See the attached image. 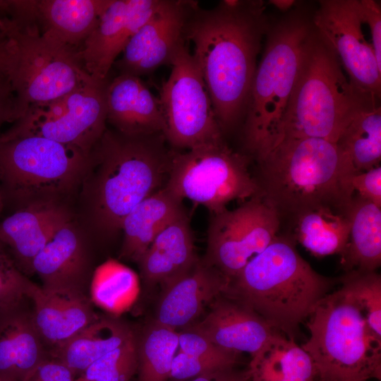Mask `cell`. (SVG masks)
Masks as SVG:
<instances>
[{
  "label": "cell",
  "mask_w": 381,
  "mask_h": 381,
  "mask_svg": "<svg viewBox=\"0 0 381 381\" xmlns=\"http://www.w3.org/2000/svg\"><path fill=\"white\" fill-rule=\"evenodd\" d=\"M260 1H222L212 8L195 1L185 39L207 88L223 134L246 113L263 36L269 30Z\"/></svg>",
  "instance_id": "6da1fadb"
},
{
  "label": "cell",
  "mask_w": 381,
  "mask_h": 381,
  "mask_svg": "<svg viewBox=\"0 0 381 381\" xmlns=\"http://www.w3.org/2000/svg\"><path fill=\"white\" fill-rule=\"evenodd\" d=\"M260 195L284 219L318 208L346 214L357 173L347 154L320 138L285 139L255 159Z\"/></svg>",
  "instance_id": "7a4b0ae2"
},
{
  "label": "cell",
  "mask_w": 381,
  "mask_h": 381,
  "mask_svg": "<svg viewBox=\"0 0 381 381\" xmlns=\"http://www.w3.org/2000/svg\"><path fill=\"white\" fill-rule=\"evenodd\" d=\"M338 283L339 277L316 272L298 253L291 237L278 235L230 280L225 294L295 340L301 324Z\"/></svg>",
  "instance_id": "3957f363"
},
{
  "label": "cell",
  "mask_w": 381,
  "mask_h": 381,
  "mask_svg": "<svg viewBox=\"0 0 381 381\" xmlns=\"http://www.w3.org/2000/svg\"><path fill=\"white\" fill-rule=\"evenodd\" d=\"M379 97L348 80L338 57L314 32L268 150L285 139L314 138L337 143L353 116Z\"/></svg>",
  "instance_id": "277c9868"
},
{
  "label": "cell",
  "mask_w": 381,
  "mask_h": 381,
  "mask_svg": "<svg viewBox=\"0 0 381 381\" xmlns=\"http://www.w3.org/2000/svg\"><path fill=\"white\" fill-rule=\"evenodd\" d=\"M168 145L163 133L126 135L106 129L92 151L95 208L104 231L120 230L136 205L164 187L173 153Z\"/></svg>",
  "instance_id": "5b68a950"
},
{
  "label": "cell",
  "mask_w": 381,
  "mask_h": 381,
  "mask_svg": "<svg viewBox=\"0 0 381 381\" xmlns=\"http://www.w3.org/2000/svg\"><path fill=\"white\" fill-rule=\"evenodd\" d=\"M0 32L9 41L7 78L15 93L18 119L31 106L96 82L73 53L42 35L32 0H4Z\"/></svg>",
  "instance_id": "8992f818"
},
{
  "label": "cell",
  "mask_w": 381,
  "mask_h": 381,
  "mask_svg": "<svg viewBox=\"0 0 381 381\" xmlns=\"http://www.w3.org/2000/svg\"><path fill=\"white\" fill-rule=\"evenodd\" d=\"M308 318L310 338L301 347L312 358L320 381L380 380L381 337L344 286L322 298Z\"/></svg>",
  "instance_id": "52a82bcc"
},
{
  "label": "cell",
  "mask_w": 381,
  "mask_h": 381,
  "mask_svg": "<svg viewBox=\"0 0 381 381\" xmlns=\"http://www.w3.org/2000/svg\"><path fill=\"white\" fill-rule=\"evenodd\" d=\"M299 15L269 31L257 66L246 110L245 147L255 159L270 147L298 77L314 32Z\"/></svg>",
  "instance_id": "ba28073f"
},
{
  "label": "cell",
  "mask_w": 381,
  "mask_h": 381,
  "mask_svg": "<svg viewBox=\"0 0 381 381\" xmlns=\"http://www.w3.org/2000/svg\"><path fill=\"white\" fill-rule=\"evenodd\" d=\"M250 161L249 155L234 150L224 140L186 150L173 149L164 187L179 200L188 199L216 214L234 200L260 195Z\"/></svg>",
  "instance_id": "9c48e42d"
},
{
  "label": "cell",
  "mask_w": 381,
  "mask_h": 381,
  "mask_svg": "<svg viewBox=\"0 0 381 381\" xmlns=\"http://www.w3.org/2000/svg\"><path fill=\"white\" fill-rule=\"evenodd\" d=\"M92 162V152L43 137L0 141V188L4 195L17 197L55 193L76 182Z\"/></svg>",
  "instance_id": "30bf717a"
},
{
  "label": "cell",
  "mask_w": 381,
  "mask_h": 381,
  "mask_svg": "<svg viewBox=\"0 0 381 381\" xmlns=\"http://www.w3.org/2000/svg\"><path fill=\"white\" fill-rule=\"evenodd\" d=\"M109 80L93 82L54 100L30 107L0 135V141L35 135L92 153L107 129Z\"/></svg>",
  "instance_id": "8fae6325"
},
{
  "label": "cell",
  "mask_w": 381,
  "mask_h": 381,
  "mask_svg": "<svg viewBox=\"0 0 381 381\" xmlns=\"http://www.w3.org/2000/svg\"><path fill=\"white\" fill-rule=\"evenodd\" d=\"M170 66L158 97L169 146L186 150L223 140L207 88L186 43Z\"/></svg>",
  "instance_id": "7c38bea8"
},
{
  "label": "cell",
  "mask_w": 381,
  "mask_h": 381,
  "mask_svg": "<svg viewBox=\"0 0 381 381\" xmlns=\"http://www.w3.org/2000/svg\"><path fill=\"white\" fill-rule=\"evenodd\" d=\"M281 221L260 195L238 207L211 214L202 258L230 280L279 235Z\"/></svg>",
  "instance_id": "4fadbf2b"
},
{
  "label": "cell",
  "mask_w": 381,
  "mask_h": 381,
  "mask_svg": "<svg viewBox=\"0 0 381 381\" xmlns=\"http://www.w3.org/2000/svg\"><path fill=\"white\" fill-rule=\"evenodd\" d=\"M313 23L318 35L342 63L350 82L380 97L381 67L364 33L359 1H320Z\"/></svg>",
  "instance_id": "5bb4252c"
},
{
  "label": "cell",
  "mask_w": 381,
  "mask_h": 381,
  "mask_svg": "<svg viewBox=\"0 0 381 381\" xmlns=\"http://www.w3.org/2000/svg\"><path fill=\"white\" fill-rule=\"evenodd\" d=\"M195 1L162 0L150 19L133 35L114 66L119 74L141 78L171 65L187 42L185 27Z\"/></svg>",
  "instance_id": "9a60e30c"
},
{
  "label": "cell",
  "mask_w": 381,
  "mask_h": 381,
  "mask_svg": "<svg viewBox=\"0 0 381 381\" xmlns=\"http://www.w3.org/2000/svg\"><path fill=\"white\" fill-rule=\"evenodd\" d=\"M162 0H111L75 54L96 82L109 79L114 62L133 35L150 19Z\"/></svg>",
  "instance_id": "2e32d148"
},
{
  "label": "cell",
  "mask_w": 381,
  "mask_h": 381,
  "mask_svg": "<svg viewBox=\"0 0 381 381\" xmlns=\"http://www.w3.org/2000/svg\"><path fill=\"white\" fill-rule=\"evenodd\" d=\"M230 279L200 258L187 272L162 287L153 320L176 331L198 321L228 289Z\"/></svg>",
  "instance_id": "e0dca14e"
},
{
  "label": "cell",
  "mask_w": 381,
  "mask_h": 381,
  "mask_svg": "<svg viewBox=\"0 0 381 381\" xmlns=\"http://www.w3.org/2000/svg\"><path fill=\"white\" fill-rule=\"evenodd\" d=\"M188 328L225 350L246 352L251 356L260 351L277 332L250 307L226 294L219 296Z\"/></svg>",
  "instance_id": "ac0fdd59"
},
{
  "label": "cell",
  "mask_w": 381,
  "mask_h": 381,
  "mask_svg": "<svg viewBox=\"0 0 381 381\" xmlns=\"http://www.w3.org/2000/svg\"><path fill=\"white\" fill-rule=\"evenodd\" d=\"M30 301L33 322L49 353L99 318L89 294L79 291L37 285Z\"/></svg>",
  "instance_id": "d6986e66"
},
{
  "label": "cell",
  "mask_w": 381,
  "mask_h": 381,
  "mask_svg": "<svg viewBox=\"0 0 381 381\" xmlns=\"http://www.w3.org/2000/svg\"><path fill=\"white\" fill-rule=\"evenodd\" d=\"M30 302L0 307V381H23L50 358L33 322Z\"/></svg>",
  "instance_id": "ffe728a7"
},
{
  "label": "cell",
  "mask_w": 381,
  "mask_h": 381,
  "mask_svg": "<svg viewBox=\"0 0 381 381\" xmlns=\"http://www.w3.org/2000/svg\"><path fill=\"white\" fill-rule=\"evenodd\" d=\"M32 272L40 278L43 288L89 294L91 277L87 252L68 217L34 258Z\"/></svg>",
  "instance_id": "44dd1931"
},
{
  "label": "cell",
  "mask_w": 381,
  "mask_h": 381,
  "mask_svg": "<svg viewBox=\"0 0 381 381\" xmlns=\"http://www.w3.org/2000/svg\"><path fill=\"white\" fill-rule=\"evenodd\" d=\"M107 122L126 135L163 132L164 119L158 97L141 78L119 74L106 90Z\"/></svg>",
  "instance_id": "7402d4cb"
},
{
  "label": "cell",
  "mask_w": 381,
  "mask_h": 381,
  "mask_svg": "<svg viewBox=\"0 0 381 381\" xmlns=\"http://www.w3.org/2000/svg\"><path fill=\"white\" fill-rule=\"evenodd\" d=\"M68 217L49 202H35L0 222V243L27 276L32 274L34 258Z\"/></svg>",
  "instance_id": "603a6c76"
},
{
  "label": "cell",
  "mask_w": 381,
  "mask_h": 381,
  "mask_svg": "<svg viewBox=\"0 0 381 381\" xmlns=\"http://www.w3.org/2000/svg\"><path fill=\"white\" fill-rule=\"evenodd\" d=\"M189 217L183 211L156 236L137 263L143 282L162 287L198 261Z\"/></svg>",
  "instance_id": "cb8c5ba5"
},
{
  "label": "cell",
  "mask_w": 381,
  "mask_h": 381,
  "mask_svg": "<svg viewBox=\"0 0 381 381\" xmlns=\"http://www.w3.org/2000/svg\"><path fill=\"white\" fill-rule=\"evenodd\" d=\"M111 0H32L42 35L75 55Z\"/></svg>",
  "instance_id": "d4e9b609"
},
{
  "label": "cell",
  "mask_w": 381,
  "mask_h": 381,
  "mask_svg": "<svg viewBox=\"0 0 381 381\" xmlns=\"http://www.w3.org/2000/svg\"><path fill=\"white\" fill-rule=\"evenodd\" d=\"M185 209L164 187L146 198L123 219L121 257L138 262L156 236Z\"/></svg>",
  "instance_id": "484cf974"
},
{
  "label": "cell",
  "mask_w": 381,
  "mask_h": 381,
  "mask_svg": "<svg viewBox=\"0 0 381 381\" xmlns=\"http://www.w3.org/2000/svg\"><path fill=\"white\" fill-rule=\"evenodd\" d=\"M135 336L123 321L99 316L49 356L66 365L78 377L97 360Z\"/></svg>",
  "instance_id": "4316f807"
},
{
  "label": "cell",
  "mask_w": 381,
  "mask_h": 381,
  "mask_svg": "<svg viewBox=\"0 0 381 381\" xmlns=\"http://www.w3.org/2000/svg\"><path fill=\"white\" fill-rule=\"evenodd\" d=\"M346 215L350 231L341 265L346 272H375L381 264V207L353 195Z\"/></svg>",
  "instance_id": "83f0119b"
},
{
  "label": "cell",
  "mask_w": 381,
  "mask_h": 381,
  "mask_svg": "<svg viewBox=\"0 0 381 381\" xmlns=\"http://www.w3.org/2000/svg\"><path fill=\"white\" fill-rule=\"evenodd\" d=\"M248 368L250 381H320L310 356L278 331L252 356Z\"/></svg>",
  "instance_id": "f1b7e54d"
},
{
  "label": "cell",
  "mask_w": 381,
  "mask_h": 381,
  "mask_svg": "<svg viewBox=\"0 0 381 381\" xmlns=\"http://www.w3.org/2000/svg\"><path fill=\"white\" fill-rule=\"evenodd\" d=\"M291 224L295 239L315 256L341 255L346 250L350 231L346 214L318 208L300 214Z\"/></svg>",
  "instance_id": "f546056e"
},
{
  "label": "cell",
  "mask_w": 381,
  "mask_h": 381,
  "mask_svg": "<svg viewBox=\"0 0 381 381\" xmlns=\"http://www.w3.org/2000/svg\"><path fill=\"white\" fill-rule=\"evenodd\" d=\"M337 144L349 157L357 172L380 165L381 108L378 99L361 109L341 132Z\"/></svg>",
  "instance_id": "4dcf8cb0"
},
{
  "label": "cell",
  "mask_w": 381,
  "mask_h": 381,
  "mask_svg": "<svg viewBox=\"0 0 381 381\" xmlns=\"http://www.w3.org/2000/svg\"><path fill=\"white\" fill-rule=\"evenodd\" d=\"M140 290L138 275L131 268L109 259L93 271L89 286L92 303L114 315L128 310Z\"/></svg>",
  "instance_id": "1f68e13d"
},
{
  "label": "cell",
  "mask_w": 381,
  "mask_h": 381,
  "mask_svg": "<svg viewBox=\"0 0 381 381\" xmlns=\"http://www.w3.org/2000/svg\"><path fill=\"white\" fill-rule=\"evenodd\" d=\"M135 339L138 381H170L178 331L152 319Z\"/></svg>",
  "instance_id": "d6a6232c"
},
{
  "label": "cell",
  "mask_w": 381,
  "mask_h": 381,
  "mask_svg": "<svg viewBox=\"0 0 381 381\" xmlns=\"http://www.w3.org/2000/svg\"><path fill=\"white\" fill-rule=\"evenodd\" d=\"M344 286L363 308L371 329L381 337V277L375 272L348 271L339 277Z\"/></svg>",
  "instance_id": "836d02e7"
},
{
  "label": "cell",
  "mask_w": 381,
  "mask_h": 381,
  "mask_svg": "<svg viewBox=\"0 0 381 381\" xmlns=\"http://www.w3.org/2000/svg\"><path fill=\"white\" fill-rule=\"evenodd\" d=\"M137 366L135 336L97 360L78 377L87 381H130L137 373Z\"/></svg>",
  "instance_id": "e575fe53"
},
{
  "label": "cell",
  "mask_w": 381,
  "mask_h": 381,
  "mask_svg": "<svg viewBox=\"0 0 381 381\" xmlns=\"http://www.w3.org/2000/svg\"><path fill=\"white\" fill-rule=\"evenodd\" d=\"M37 284L24 274L0 243V307L30 299Z\"/></svg>",
  "instance_id": "d590c367"
},
{
  "label": "cell",
  "mask_w": 381,
  "mask_h": 381,
  "mask_svg": "<svg viewBox=\"0 0 381 381\" xmlns=\"http://www.w3.org/2000/svg\"><path fill=\"white\" fill-rule=\"evenodd\" d=\"M179 350L188 355L218 361L236 366L241 353L225 350L200 333L185 329L178 331Z\"/></svg>",
  "instance_id": "8d00e7d4"
},
{
  "label": "cell",
  "mask_w": 381,
  "mask_h": 381,
  "mask_svg": "<svg viewBox=\"0 0 381 381\" xmlns=\"http://www.w3.org/2000/svg\"><path fill=\"white\" fill-rule=\"evenodd\" d=\"M228 367L234 366L218 361L188 355L179 350L172 361L170 381H184Z\"/></svg>",
  "instance_id": "74e56055"
},
{
  "label": "cell",
  "mask_w": 381,
  "mask_h": 381,
  "mask_svg": "<svg viewBox=\"0 0 381 381\" xmlns=\"http://www.w3.org/2000/svg\"><path fill=\"white\" fill-rule=\"evenodd\" d=\"M358 195L381 207V167L356 173L351 181Z\"/></svg>",
  "instance_id": "f35d334b"
},
{
  "label": "cell",
  "mask_w": 381,
  "mask_h": 381,
  "mask_svg": "<svg viewBox=\"0 0 381 381\" xmlns=\"http://www.w3.org/2000/svg\"><path fill=\"white\" fill-rule=\"evenodd\" d=\"M360 9L370 35L377 64L381 67V8L374 0H360Z\"/></svg>",
  "instance_id": "ab89813d"
},
{
  "label": "cell",
  "mask_w": 381,
  "mask_h": 381,
  "mask_svg": "<svg viewBox=\"0 0 381 381\" xmlns=\"http://www.w3.org/2000/svg\"><path fill=\"white\" fill-rule=\"evenodd\" d=\"M76 376L61 362L49 358L23 381H75Z\"/></svg>",
  "instance_id": "60d3db41"
},
{
  "label": "cell",
  "mask_w": 381,
  "mask_h": 381,
  "mask_svg": "<svg viewBox=\"0 0 381 381\" xmlns=\"http://www.w3.org/2000/svg\"><path fill=\"white\" fill-rule=\"evenodd\" d=\"M17 119L15 93L6 78L0 81V126L5 122L14 123Z\"/></svg>",
  "instance_id": "b9f144b4"
},
{
  "label": "cell",
  "mask_w": 381,
  "mask_h": 381,
  "mask_svg": "<svg viewBox=\"0 0 381 381\" xmlns=\"http://www.w3.org/2000/svg\"><path fill=\"white\" fill-rule=\"evenodd\" d=\"M184 381H250V371L248 368L238 369L236 366L228 367Z\"/></svg>",
  "instance_id": "7bdbcfd3"
},
{
  "label": "cell",
  "mask_w": 381,
  "mask_h": 381,
  "mask_svg": "<svg viewBox=\"0 0 381 381\" xmlns=\"http://www.w3.org/2000/svg\"><path fill=\"white\" fill-rule=\"evenodd\" d=\"M9 61V41L5 35L0 32V81L7 78Z\"/></svg>",
  "instance_id": "ee69618b"
},
{
  "label": "cell",
  "mask_w": 381,
  "mask_h": 381,
  "mask_svg": "<svg viewBox=\"0 0 381 381\" xmlns=\"http://www.w3.org/2000/svg\"><path fill=\"white\" fill-rule=\"evenodd\" d=\"M270 3L274 5L277 8L285 11L291 8L294 4V1L293 0H272L270 1Z\"/></svg>",
  "instance_id": "f6af8a7d"
},
{
  "label": "cell",
  "mask_w": 381,
  "mask_h": 381,
  "mask_svg": "<svg viewBox=\"0 0 381 381\" xmlns=\"http://www.w3.org/2000/svg\"><path fill=\"white\" fill-rule=\"evenodd\" d=\"M3 203H4V195L0 188V213L3 207Z\"/></svg>",
  "instance_id": "bcb514c9"
}]
</instances>
